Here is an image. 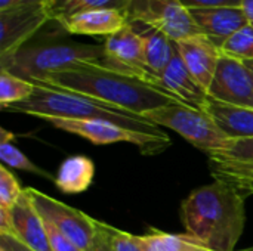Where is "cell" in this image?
Wrapping results in <instances>:
<instances>
[{
    "label": "cell",
    "instance_id": "23",
    "mask_svg": "<svg viewBox=\"0 0 253 251\" xmlns=\"http://www.w3.org/2000/svg\"><path fill=\"white\" fill-rule=\"evenodd\" d=\"M0 158H1L4 166H9L12 169H18V170H24V172L33 173V175H39V176L49 179V180L55 179V176H52L49 172L36 166L22 151H19L13 145V135L10 132H7L6 129H0Z\"/></svg>",
    "mask_w": 253,
    "mask_h": 251
},
{
    "label": "cell",
    "instance_id": "7",
    "mask_svg": "<svg viewBox=\"0 0 253 251\" xmlns=\"http://www.w3.org/2000/svg\"><path fill=\"white\" fill-rule=\"evenodd\" d=\"M43 219L52 222L82 251H93L104 237V222L34 188H24Z\"/></svg>",
    "mask_w": 253,
    "mask_h": 251
},
{
    "label": "cell",
    "instance_id": "34",
    "mask_svg": "<svg viewBox=\"0 0 253 251\" xmlns=\"http://www.w3.org/2000/svg\"><path fill=\"white\" fill-rule=\"evenodd\" d=\"M105 225H107V223H104V237H102L101 243L98 244V247L93 251H114L113 250V247H111V244H110V241H108L107 231H105Z\"/></svg>",
    "mask_w": 253,
    "mask_h": 251
},
{
    "label": "cell",
    "instance_id": "5",
    "mask_svg": "<svg viewBox=\"0 0 253 251\" xmlns=\"http://www.w3.org/2000/svg\"><path fill=\"white\" fill-rule=\"evenodd\" d=\"M142 117L156 126L176 132L208 155L222 149L231 141L205 111L187 104L160 107L144 112Z\"/></svg>",
    "mask_w": 253,
    "mask_h": 251
},
{
    "label": "cell",
    "instance_id": "3",
    "mask_svg": "<svg viewBox=\"0 0 253 251\" xmlns=\"http://www.w3.org/2000/svg\"><path fill=\"white\" fill-rule=\"evenodd\" d=\"M3 111L33 115L42 120H105L130 130L145 133H162L159 126L153 124L144 117L132 114L116 105L102 102L96 98L44 83H34V92L27 101L6 107L3 108Z\"/></svg>",
    "mask_w": 253,
    "mask_h": 251
},
{
    "label": "cell",
    "instance_id": "37",
    "mask_svg": "<svg viewBox=\"0 0 253 251\" xmlns=\"http://www.w3.org/2000/svg\"><path fill=\"white\" fill-rule=\"evenodd\" d=\"M240 251H253V247H251V249H245V250H240Z\"/></svg>",
    "mask_w": 253,
    "mask_h": 251
},
{
    "label": "cell",
    "instance_id": "29",
    "mask_svg": "<svg viewBox=\"0 0 253 251\" xmlns=\"http://www.w3.org/2000/svg\"><path fill=\"white\" fill-rule=\"evenodd\" d=\"M44 220V228H46V234H47V240L50 244L52 251H82L73 241H70L52 222Z\"/></svg>",
    "mask_w": 253,
    "mask_h": 251
},
{
    "label": "cell",
    "instance_id": "26",
    "mask_svg": "<svg viewBox=\"0 0 253 251\" xmlns=\"http://www.w3.org/2000/svg\"><path fill=\"white\" fill-rule=\"evenodd\" d=\"M208 157L236 163H253V138L231 139L222 149L212 152Z\"/></svg>",
    "mask_w": 253,
    "mask_h": 251
},
{
    "label": "cell",
    "instance_id": "28",
    "mask_svg": "<svg viewBox=\"0 0 253 251\" xmlns=\"http://www.w3.org/2000/svg\"><path fill=\"white\" fill-rule=\"evenodd\" d=\"M108 241L114 251H145L141 237L105 225Z\"/></svg>",
    "mask_w": 253,
    "mask_h": 251
},
{
    "label": "cell",
    "instance_id": "18",
    "mask_svg": "<svg viewBox=\"0 0 253 251\" xmlns=\"http://www.w3.org/2000/svg\"><path fill=\"white\" fill-rule=\"evenodd\" d=\"M95 164L84 155H71L65 158L55 175V186L67 195L84 192L93 180Z\"/></svg>",
    "mask_w": 253,
    "mask_h": 251
},
{
    "label": "cell",
    "instance_id": "32",
    "mask_svg": "<svg viewBox=\"0 0 253 251\" xmlns=\"http://www.w3.org/2000/svg\"><path fill=\"white\" fill-rule=\"evenodd\" d=\"M0 247L6 251H33L13 235H0Z\"/></svg>",
    "mask_w": 253,
    "mask_h": 251
},
{
    "label": "cell",
    "instance_id": "16",
    "mask_svg": "<svg viewBox=\"0 0 253 251\" xmlns=\"http://www.w3.org/2000/svg\"><path fill=\"white\" fill-rule=\"evenodd\" d=\"M162 87L179 98L184 104L203 111V107L209 98V93L203 86L193 77V74L185 67L181 55L175 50V55L160 78Z\"/></svg>",
    "mask_w": 253,
    "mask_h": 251
},
{
    "label": "cell",
    "instance_id": "9",
    "mask_svg": "<svg viewBox=\"0 0 253 251\" xmlns=\"http://www.w3.org/2000/svg\"><path fill=\"white\" fill-rule=\"evenodd\" d=\"M102 44H104L102 64L105 67L117 70L125 74L139 77L148 83L159 86V83L151 77V74L147 70L144 38L141 31L133 24H127L120 31L105 37Z\"/></svg>",
    "mask_w": 253,
    "mask_h": 251
},
{
    "label": "cell",
    "instance_id": "4",
    "mask_svg": "<svg viewBox=\"0 0 253 251\" xmlns=\"http://www.w3.org/2000/svg\"><path fill=\"white\" fill-rule=\"evenodd\" d=\"M104 61V44L74 40H46L25 43L13 55L0 59V68L28 81H37L47 74L67 70L83 62Z\"/></svg>",
    "mask_w": 253,
    "mask_h": 251
},
{
    "label": "cell",
    "instance_id": "22",
    "mask_svg": "<svg viewBox=\"0 0 253 251\" xmlns=\"http://www.w3.org/2000/svg\"><path fill=\"white\" fill-rule=\"evenodd\" d=\"M145 251H211L187 234H168L154 228L141 237Z\"/></svg>",
    "mask_w": 253,
    "mask_h": 251
},
{
    "label": "cell",
    "instance_id": "33",
    "mask_svg": "<svg viewBox=\"0 0 253 251\" xmlns=\"http://www.w3.org/2000/svg\"><path fill=\"white\" fill-rule=\"evenodd\" d=\"M50 0H0V10H7L21 6H34V4H47Z\"/></svg>",
    "mask_w": 253,
    "mask_h": 251
},
{
    "label": "cell",
    "instance_id": "12",
    "mask_svg": "<svg viewBox=\"0 0 253 251\" xmlns=\"http://www.w3.org/2000/svg\"><path fill=\"white\" fill-rule=\"evenodd\" d=\"M175 46L188 71L203 86V89L209 92L221 58L219 47L203 34L175 41Z\"/></svg>",
    "mask_w": 253,
    "mask_h": 251
},
{
    "label": "cell",
    "instance_id": "38",
    "mask_svg": "<svg viewBox=\"0 0 253 251\" xmlns=\"http://www.w3.org/2000/svg\"><path fill=\"white\" fill-rule=\"evenodd\" d=\"M0 251H6V250H3V249H1V247H0Z\"/></svg>",
    "mask_w": 253,
    "mask_h": 251
},
{
    "label": "cell",
    "instance_id": "31",
    "mask_svg": "<svg viewBox=\"0 0 253 251\" xmlns=\"http://www.w3.org/2000/svg\"><path fill=\"white\" fill-rule=\"evenodd\" d=\"M0 235H13V237H16L10 209L0 207Z\"/></svg>",
    "mask_w": 253,
    "mask_h": 251
},
{
    "label": "cell",
    "instance_id": "13",
    "mask_svg": "<svg viewBox=\"0 0 253 251\" xmlns=\"http://www.w3.org/2000/svg\"><path fill=\"white\" fill-rule=\"evenodd\" d=\"M190 13L200 34L208 37L218 47H221L230 36L249 24L242 6L191 9Z\"/></svg>",
    "mask_w": 253,
    "mask_h": 251
},
{
    "label": "cell",
    "instance_id": "15",
    "mask_svg": "<svg viewBox=\"0 0 253 251\" xmlns=\"http://www.w3.org/2000/svg\"><path fill=\"white\" fill-rule=\"evenodd\" d=\"M10 212L16 238H19L33 251H52L44 228V220L25 191H22Z\"/></svg>",
    "mask_w": 253,
    "mask_h": 251
},
{
    "label": "cell",
    "instance_id": "11",
    "mask_svg": "<svg viewBox=\"0 0 253 251\" xmlns=\"http://www.w3.org/2000/svg\"><path fill=\"white\" fill-rule=\"evenodd\" d=\"M208 93L216 101L253 109V80L246 64L221 53Z\"/></svg>",
    "mask_w": 253,
    "mask_h": 251
},
{
    "label": "cell",
    "instance_id": "2",
    "mask_svg": "<svg viewBox=\"0 0 253 251\" xmlns=\"http://www.w3.org/2000/svg\"><path fill=\"white\" fill-rule=\"evenodd\" d=\"M246 197L215 180L193 191L181 204L185 234L211 251H236L246 223Z\"/></svg>",
    "mask_w": 253,
    "mask_h": 251
},
{
    "label": "cell",
    "instance_id": "36",
    "mask_svg": "<svg viewBox=\"0 0 253 251\" xmlns=\"http://www.w3.org/2000/svg\"><path fill=\"white\" fill-rule=\"evenodd\" d=\"M245 64H246V67L249 68V71H251V74H252V80H253V61H245Z\"/></svg>",
    "mask_w": 253,
    "mask_h": 251
},
{
    "label": "cell",
    "instance_id": "14",
    "mask_svg": "<svg viewBox=\"0 0 253 251\" xmlns=\"http://www.w3.org/2000/svg\"><path fill=\"white\" fill-rule=\"evenodd\" d=\"M68 34L108 37L129 24L126 12L117 9H96L71 15L58 22Z\"/></svg>",
    "mask_w": 253,
    "mask_h": 251
},
{
    "label": "cell",
    "instance_id": "19",
    "mask_svg": "<svg viewBox=\"0 0 253 251\" xmlns=\"http://www.w3.org/2000/svg\"><path fill=\"white\" fill-rule=\"evenodd\" d=\"M139 31L144 38L147 70L162 87L160 78L175 55V50H176L175 41L156 28L144 27V30H139Z\"/></svg>",
    "mask_w": 253,
    "mask_h": 251
},
{
    "label": "cell",
    "instance_id": "21",
    "mask_svg": "<svg viewBox=\"0 0 253 251\" xmlns=\"http://www.w3.org/2000/svg\"><path fill=\"white\" fill-rule=\"evenodd\" d=\"M132 0H50L46 7L52 21L59 22L76 13L96 9H117L126 12Z\"/></svg>",
    "mask_w": 253,
    "mask_h": 251
},
{
    "label": "cell",
    "instance_id": "27",
    "mask_svg": "<svg viewBox=\"0 0 253 251\" xmlns=\"http://www.w3.org/2000/svg\"><path fill=\"white\" fill-rule=\"evenodd\" d=\"M22 188L18 183L15 175L4 166L0 167V207L12 209L22 194Z\"/></svg>",
    "mask_w": 253,
    "mask_h": 251
},
{
    "label": "cell",
    "instance_id": "6",
    "mask_svg": "<svg viewBox=\"0 0 253 251\" xmlns=\"http://www.w3.org/2000/svg\"><path fill=\"white\" fill-rule=\"evenodd\" d=\"M53 127L77 135L95 145H110L117 142H127L144 155H157L170 145V138L162 133H145L126 129L120 124L105 120H70V118H46Z\"/></svg>",
    "mask_w": 253,
    "mask_h": 251
},
{
    "label": "cell",
    "instance_id": "24",
    "mask_svg": "<svg viewBox=\"0 0 253 251\" xmlns=\"http://www.w3.org/2000/svg\"><path fill=\"white\" fill-rule=\"evenodd\" d=\"M34 92V83L0 68V107L1 109L27 101Z\"/></svg>",
    "mask_w": 253,
    "mask_h": 251
},
{
    "label": "cell",
    "instance_id": "10",
    "mask_svg": "<svg viewBox=\"0 0 253 251\" xmlns=\"http://www.w3.org/2000/svg\"><path fill=\"white\" fill-rule=\"evenodd\" d=\"M49 21L52 18L46 4L0 10V59L13 55Z\"/></svg>",
    "mask_w": 253,
    "mask_h": 251
},
{
    "label": "cell",
    "instance_id": "35",
    "mask_svg": "<svg viewBox=\"0 0 253 251\" xmlns=\"http://www.w3.org/2000/svg\"><path fill=\"white\" fill-rule=\"evenodd\" d=\"M242 7H243L245 13H246V16H248L249 24L253 27V0H243Z\"/></svg>",
    "mask_w": 253,
    "mask_h": 251
},
{
    "label": "cell",
    "instance_id": "20",
    "mask_svg": "<svg viewBox=\"0 0 253 251\" xmlns=\"http://www.w3.org/2000/svg\"><path fill=\"white\" fill-rule=\"evenodd\" d=\"M211 175L246 198L253 195V163H236L218 158H209Z\"/></svg>",
    "mask_w": 253,
    "mask_h": 251
},
{
    "label": "cell",
    "instance_id": "17",
    "mask_svg": "<svg viewBox=\"0 0 253 251\" xmlns=\"http://www.w3.org/2000/svg\"><path fill=\"white\" fill-rule=\"evenodd\" d=\"M203 111L230 139L253 138V109L208 98Z\"/></svg>",
    "mask_w": 253,
    "mask_h": 251
},
{
    "label": "cell",
    "instance_id": "1",
    "mask_svg": "<svg viewBox=\"0 0 253 251\" xmlns=\"http://www.w3.org/2000/svg\"><path fill=\"white\" fill-rule=\"evenodd\" d=\"M31 83H44L79 92L123 108L139 117H142L144 112L160 107L184 104L179 98L153 83L108 68L99 62L77 64Z\"/></svg>",
    "mask_w": 253,
    "mask_h": 251
},
{
    "label": "cell",
    "instance_id": "25",
    "mask_svg": "<svg viewBox=\"0 0 253 251\" xmlns=\"http://www.w3.org/2000/svg\"><path fill=\"white\" fill-rule=\"evenodd\" d=\"M222 55L239 61H253V27L251 24L242 27L230 36L219 47Z\"/></svg>",
    "mask_w": 253,
    "mask_h": 251
},
{
    "label": "cell",
    "instance_id": "8",
    "mask_svg": "<svg viewBox=\"0 0 253 251\" xmlns=\"http://www.w3.org/2000/svg\"><path fill=\"white\" fill-rule=\"evenodd\" d=\"M126 16L129 24L156 28L173 41L200 34L190 10L179 0H132Z\"/></svg>",
    "mask_w": 253,
    "mask_h": 251
},
{
    "label": "cell",
    "instance_id": "30",
    "mask_svg": "<svg viewBox=\"0 0 253 251\" xmlns=\"http://www.w3.org/2000/svg\"><path fill=\"white\" fill-rule=\"evenodd\" d=\"M188 10L191 9H211V7H228L242 6L243 0H179Z\"/></svg>",
    "mask_w": 253,
    "mask_h": 251
}]
</instances>
